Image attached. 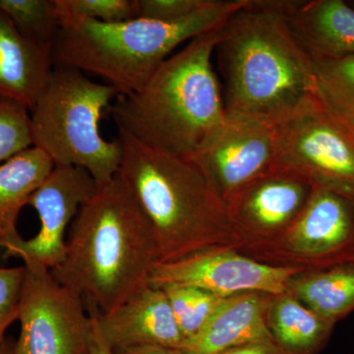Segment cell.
<instances>
[{"label":"cell","instance_id":"obj_1","mask_svg":"<svg viewBox=\"0 0 354 354\" xmlns=\"http://www.w3.org/2000/svg\"><path fill=\"white\" fill-rule=\"evenodd\" d=\"M227 113L278 127L317 102L313 62L293 37L283 1L248 0L216 46Z\"/></svg>","mask_w":354,"mask_h":354},{"label":"cell","instance_id":"obj_2","mask_svg":"<svg viewBox=\"0 0 354 354\" xmlns=\"http://www.w3.org/2000/svg\"><path fill=\"white\" fill-rule=\"evenodd\" d=\"M160 262L150 225L120 176L97 189L72 221L53 277L108 313L149 285Z\"/></svg>","mask_w":354,"mask_h":354},{"label":"cell","instance_id":"obj_3","mask_svg":"<svg viewBox=\"0 0 354 354\" xmlns=\"http://www.w3.org/2000/svg\"><path fill=\"white\" fill-rule=\"evenodd\" d=\"M120 176L157 242L160 262L244 241L225 202L192 160L151 148L118 132Z\"/></svg>","mask_w":354,"mask_h":354},{"label":"cell","instance_id":"obj_4","mask_svg":"<svg viewBox=\"0 0 354 354\" xmlns=\"http://www.w3.org/2000/svg\"><path fill=\"white\" fill-rule=\"evenodd\" d=\"M221 28L188 41L137 92L118 95L109 109L118 132L180 157L199 148L227 116L212 64Z\"/></svg>","mask_w":354,"mask_h":354},{"label":"cell","instance_id":"obj_5","mask_svg":"<svg viewBox=\"0 0 354 354\" xmlns=\"http://www.w3.org/2000/svg\"><path fill=\"white\" fill-rule=\"evenodd\" d=\"M247 2L209 0L192 15L174 22L140 17L118 23L64 21L51 48L53 62L100 77L118 95L133 94L177 46L225 25Z\"/></svg>","mask_w":354,"mask_h":354},{"label":"cell","instance_id":"obj_6","mask_svg":"<svg viewBox=\"0 0 354 354\" xmlns=\"http://www.w3.org/2000/svg\"><path fill=\"white\" fill-rule=\"evenodd\" d=\"M118 95L111 86L94 82L80 70L55 66L30 111L32 146L55 167H80L99 187L109 183L120 171L122 149L118 138L104 139L100 121Z\"/></svg>","mask_w":354,"mask_h":354},{"label":"cell","instance_id":"obj_7","mask_svg":"<svg viewBox=\"0 0 354 354\" xmlns=\"http://www.w3.org/2000/svg\"><path fill=\"white\" fill-rule=\"evenodd\" d=\"M23 265L16 354H87L92 317L83 298L58 283L50 270L37 263Z\"/></svg>","mask_w":354,"mask_h":354},{"label":"cell","instance_id":"obj_8","mask_svg":"<svg viewBox=\"0 0 354 354\" xmlns=\"http://www.w3.org/2000/svg\"><path fill=\"white\" fill-rule=\"evenodd\" d=\"M277 127L274 167L304 176L315 187L354 196V130L318 104Z\"/></svg>","mask_w":354,"mask_h":354},{"label":"cell","instance_id":"obj_9","mask_svg":"<svg viewBox=\"0 0 354 354\" xmlns=\"http://www.w3.org/2000/svg\"><path fill=\"white\" fill-rule=\"evenodd\" d=\"M300 272L304 268L263 264L228 248L212 247L158 262L149 285L193 286L223 298L246 292L277 297L288 292V283Z\"/></svg>","mask_w":354,"mask_h":354},{"label":"cell","instance_id":"obj_10","mask_svg":"<svg viewBox=\"0 0 354 354\" xmlns=\"http://www.w3.org/2000/svg\"><path fill=\"white\" fill-rule=\"evenodd\" d=\"M278 153L277 127L227 113L189 157L225 202L269 171Z\"/></svg>","mask_w":354,"mask_h":354},{"label":"cell","instance_id":"obj_11","mask_svg":"<svg viewBox=\"0 0 354 354\" xmlns=\"http://www.w3.org/2000/svg\"><path fill=\"white\" fill-rule=\"evenodd\" d=\"M99 189L85 169L55 167L48 178L35 191L28 206L38 214L41 227L30 239H21L3 251L4 258H19L53 270L66 253V234L79 209Z\"/></svg>","mask_w":354,"mask_h":354},{"label":"cell","instance_id":"obj_12","mask_svg":"<svg viewBox=\"0 0 354 354\" xmlns=\"http://www.w3.org/2000/svg\"><path fill=\"white\" fill-rule=\"evenodd\" d=\"M283 234L286 248L313 269L353 262V195L314 187L304 211Z\"/></svg>","mask_w":354,"mask_h":354},{"label":"cell","instance_id":"obj_13","mask_svg":"<svg viewBox=\"0 0 354 354\" xmlns=\"http://www.w3.org/2000/svg\"><path fill=\"white\" fill-rule=\"evenodd\" d=\"M314 187L297 172L272 167L228 200V213L246 239L283 232L304 211Z\"/></svg>","mask_w":354,"mask_h":354},{"label":"cell","instance_id":"obj_14","mask_svg":"<svg viewBox=\"0 0 354 354\" xmlns=\"http://www.w3.org/2000/svg\"><path fill=\"white\" fill-rule=\"evenodd\" d=\"M97 316L104 339L115 353L146 346L183 351L186 344L169 298L157 286L147 285L111 312L97 310Z\"/></svg>","mask_w":354,"mask_h":354},{"label":"cell","instance_id":"obj_15","mask_svg":"<svg viewBox=\"0 0 354 354\" xmlns=\"http://www.w3.org/2000/svg\"><path fill=\"white\" fill-rule=\"evenodd\" d=\"M290 31L312 60L354 55V7L342 0L283 1Z\"/></svg>","mask_w":354,"mask_h":354},{"label":"cell","instance_id":"obj_16","mask_svg":"<svg viewBox=\"0 0 354 354\" xmlns=\"http://www.w3.org/2000/svg\"><path fill=\"white\" fill-rule=\"evenodd\" d=\"M271 295L246 292L225 298L206 325L183 349L185 354H221L250 342L274 341L268 325Z\"/></svg>","mask_w":354,"mask_h":354},{"label":"cell","instance_id":"obj_17","mask_svg":"<svg viewBox=\"0 0 354 354\" xmlns=\"http://www.w3.org/2000/svg\"><path fill=\"white\" fill-rule=\"evenodd\" d=\"M51 48L21 34L0 11V97L31 111L55 68Z\"/></svg>","mask_w":354,"mask_h":354},{"label":"cell","instance_id":"obj_18","mask_svg":"<svg viewBox=\"0 0 354 354\" xmlns=\"http://www.w3.org/2000/svg\"><path fill=\"white\" fill-rule=\"evenodd\" d=\"M53 169V160L35 146L0 164V250L22 239L17 227L21 211Z\"/></svg>","mask_w":354,"mask_h":354},{"label":"cell","instance_id":"obj_19","mask_svg":"<svg viewBox=\"0 0 354 354\" xmlns=\"http://www.w3.org/2000/svg\"><path fill=\"white\" fill-rule=\"evenodd\" d=\"M268 325L283 354H318L335 324L324 320L297 298L286 292L272 298Z\"/></svg>","mask_w":354,"mask_h":354},{"label":"cell","instance_id":"obj_20","mask_svg":"<svg viewBox=\"0 0 354 354\" xmlns=\"http://www.w3.org/2000/svg\"><path fill=\"white\" fill-rule=\"evenodd\" d=\"M288 292L335 324L354 310V261L298 274L288 283Z\"/></svg>","mask_w":354,"mask_h":354},{"label":"cell","instance_id":"obj_21","mask_svg":"<svg viewBox=\"0 0 354 354\" xmlns=\"http://www.w3.org/2000/svg\"><path fill=\"white\" fill-rule=\"evenodd\" d=\"M312 62L317 102L354 130V55Z\"/></svg>","mask_w":354,"mask_h":354},{"label":"cell","instance_id":"obj_22","mask_svg":"<svg viewBox=\"0 0 354 354\" xmlns=\"http://www.w3.org/2000/svg\"><path fill=\"white\" fill-rule=\"evenodd\" d=\"M0 11L8 16L21 34L53 46L59 31L55 0H0Z\"/></svg>","mask_w":354,"mask_h":354},{"label":"cell","instance_id":"obj_23","mask_svg":"<svg viewBox=\"0 0 354 354\" xmlns=\"http://www.w3.org/2000/svg\"><path fill=\"white\" fill-rule=\"evenodd\" d=\"M160 288L169 298L172 312L186 342L203 329L225 299L193 286H165Z\"/></svg>","mask_w":354,"mask_h":354},{"label":"cell","instance_id":"obj_24","mask_svg":"<svg viewBox=\"0 0 354 354\" xmlns=\"http://www.w3.org/2000/svg\"><path fill=\"white\" fill-rule=\"evenodd\" d=\"M58 23L71 19L118 23L138 17L137 0H55Z\"/></svg>","mask_w":354,"mask_h":354},{"label":"cell","instance_id":"obj_25","mask_svg":"<svg viewBox=\"0 0 354 354\" xmlns=\"http://www.w3.org/2000/svg\"><path fill=\"white\" fill-rule=\"evenodd\" d=\"M32 146L30 109L0 97V164Z\"/></svg>","mask_w":354,"mask_h":354},{"label":"cell","instance_id":"obj_26","mask_svg":"<svg viewBox=\"0 0 354 354\" xmlns=\"http://www.w3.org/2000/svg\"><path fill=\"white\" fill-rule=\"evenodd\" d=\"M24 277V265L0 267V344L6 339L9 327L18 320Z\"/></svg>","mask_w":354,"mask_h":354},{"label":"cell","instance_id":"obj_27","mask_svg":"<svg viewBox=\"0 0 354 354\" xmlns=\"http://www.w3.org/2000/svg\"><path fill=\"white\" fill-rule=\"evenodd\" d=\"M209 0H137L138 17L174 22L183 20L201 9Z\"/></svg>","mask_w":354,"mask_h":354},{"label":"cell","instance_id":"obj_28","mask_svg":"<svg viewBox=\"0 0 354 354\" xmlns=\"http://www.w3.org/2000/svg\"><path fill=\"white\" fill-rule=\"evenodd\" d=\"M91 317H92V333H91L90 344L87 354H116L108 342L104 339L99 323H97V310L90 306Z\"/></svg>","mask_w":354,"mask_h":354},{"label":"cell","instance_id":"obj_29","mask_svg":"<svg viewBox=\"0 0 354 354\" xmlns=\"http://www.w3.org/2000/svg\"><path fill=\"white\" fill-rule=\"evenodd\" d=\"M221 354H283L274 341H263L242 344Z\"/></svg>","mask_w":354,"mask_h":354},{"label":"cell","instance_id":"obj_30","mask_svg":"<svg viewBox=\"0 0 354 354\" xmlns=\"http://www.w3.org/2000/svg\"><path fill=\"white\" fill-rule=\"evenodd\" d=\"M116 354H185L179 349L158 348V346H146L116 351Z\"/></svg>","mask_w":354,"mask_h":354},{"label":"cell","instance_id":"obj_31","mask_svg":"<svg viewBox=\"0 0 354 354\" xmlns=\"http://www.w3.org/2000/svg\"><path fill=\"white\" fill-rule=\"evenodd\" d=\"M0 354H16L15 339H11V337H6L0 344Z\"/></svg>","mask_w":354,"mask_h":354},{"label":"cell","instance_id":"obj_32","mask_svg":"<svg viewBox=\"0 0 354 354\" xmlns=\"http://www.w3.org/2000/svg\"><path fill=\"white\" fill-rule=\"evenodd\" d=\"M351 3H353V4H351V6H353L354 7V1L351 2Z\"/></svg>","mask_w":354,"mask_h":354}]
</instances>
